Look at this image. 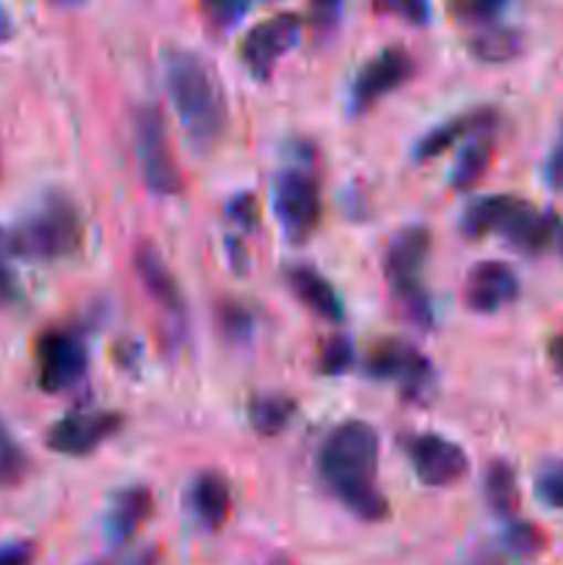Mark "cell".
<instances>
[{
    "mask_svg": "<svg viewBox=\"0 0 563 565\" xmlns=\"http://www.w3.org/2000/svg\"><path fill=\"white\" fill-rule=\"evenodd\" d=\"M379 463V434L362 419L342 423L326 436L318 467L337 500L364 522H381L390 513L384 494L373 486Z\"/></svg>",
    "mask_w": 563,
    "mask_h": 565,
    "instance_id": "cell-1",
    "label": "cell"
},
{
    "mask_svg": "<svg viewBox=\"0 0 563 565\" xmlns=\"http://www.w3.org/2000/svg\"><path fill=\"white\" fill-rule=\"evenodd\" d=\"M163 81L188 143L208 152L226 127V99L215 72L193 50L169 47L163 53Z\"/></svg>",
    "mask_w": 563,
    "mask_h": 565,
    "instance_id": "cell-2",
    "label": "cell"
},
{
    "mask_svg": "<svg viewBox=\"0 0 563 565\" xmlns=\"http://www.w3.org/2000/svg\"><path fill=\"white\" fill-rule=\"evenodd\" d=\"M83 243V221L66 196H47L11 226H0V257L53 263L75 254Z\"/></svg>",
    "mask_w": 563,
    "mask_h": 565,
    "instance_id": "cell-3",
    "label": "cell"
},
{
    "mask_svg": "<svg viewBox=\"0 0 563 565\" xmlns=\"http://www.w3.org/2000/svg\"><path fill=\"white\" fill-rule=\"evenodd\" d=\"M561 224L552 213H541L524 199L508 196V193H495L484 196L464 210L461 232L472 241L486 235H506L517 252L539 254L557 241Z\"/></svg>",
    "mask_w": 563,
    "mask_h": 565,
    "instance_id": "cell-4",
    "label": "cell"
},
{
    "mask_svg": "<svg viewBox=\"0 0 563 565\" xmlns=\"http://www.w3.org/2000/svg\"><path fill=\"white\" fill-rule=\"evenodd\" d=\"M136 160L144 185L158 196H177L182 191V171L169 143L166 119L155 105L138 108L136 121Z\"/></svg>",
    "mask_w": 563,
    "mask_h": 565,
    "instance_id": "cell-5",
    "label": "cell"
},
{
    "mask_svg": "<svg viewBox=\"0 0 563 565\" xmlns=\"http://www.w3.org/2000/svg\"><path fill=\"white\" fill-rule=\"evenodd\" d=\"M274 213L287 241L307 243L318 230L323 199L320 185L309 171H285L274 185Z\"/></svg>",
    "mask_w": 563,
    "mask_h": 565,
    "instance_id": "cell-6",
    "label": "cell"
},
{
    "mask_svg": "<svg viewBox=\"0 0 563 565\" xmlns=\"http://www.w3.org/2000/svg\"><path fill=\"white\" fill-rule=\"evenodd\" d=\"M88 351L75 331L50 329L36 340V373L44 392H64L83 379Z\"/></svg>",
    "mask_w": 563,
    "mask_h": 565,
    "instance_id": "cell-7",
    "label": "cell"
},
{
    "mask_svg": "<svg viewBox=\"0 0 563 565\" xmlns=\"http://www.w3.org/2000/svg\"><path fill=\"white\" fill-rule=\"evenodd\" d=\"M304 20L293 11L274 14L254 25L241 42V61L254 77H268L282 58L290 53L301 39Z\"/></svg>",
    "mask_w": 563,
    "mask_h": 565,
    "instance_id": "cell-8",
    "label": "cell"
},
{
    "mask_svg": "<svg viewBox=\"0 0 563 565\" xmlns=\"http://www.w3.org/2000/svg\"><path fill=\"white\" fill-rule=\"evenodd\" d=\"M414 75V58L403 47H386L357 72L351 83V114H368L386 94L397 92Z\"/></svg>",
    "mask_w": 563,
    "mask_h": 565,
    "instance_id": "cell-9",
    "label": "cell"
},
{
    "mask_svg": "<svg viewBox=\"0 0 563 565\" xmlns=\"http://www.w3.org/2000/svg\"><path fill=\"white\" fill-rule=\"evenodd\" d=\"M121 430V417L114 412H77L66 414L59 423L50 425L47 436H44V445L47 450L59 452V456H88V452L97 450L99 445H105L108 439H114Z\"/></svg>",
    "mask_w": 563,
    "mask_h": 565,
    "instance_id": "cell-10",
    "label": "cell"
},
{
    "mask_svg": "<svg viewBox=\"0 0 563 565\" xmlns=\"http://www.w3.org/2000/svg\"><path fill=\"white\" fill-rule=\"evenodd\" d=\"M406 452L419 483L431 489H447L467 475V452L439 434L408 436Z\"/></svg>",
    "mask_w": 563,
    "mask_h": 565,
    "instance_id": "cell-11",
    "label": "cell"
},
{
    "mask_svg": "<svg viewBox=\"0 0 563 565\" xmlns=\"http://www.w3.org/2000/svg\"><path fill=\"white\" fill-rule=\"evenodd\" d=\"M431 254V232L425 226H406L390 241L384 252V274L397 296L419 292V270Z\"/></svg>",
    "mask_w": 563,
    "mask_h": 565,
    "instance_id": "cell-12",
    "label": "cell"
},
{
    "mask_svg": "<svg viewBox=\"0 0 563 565\" xmlns=\"http://www.w3.org/2000/svg\"><path fill=\"white\" fill-rule=\"evenodd\" d=\"M519 298V276L506 263L486 259L469 270L464 281V301L472 312L495 315Z\"/></svg>",
    "mask_w": 563,
    "mask_h": 565,
    "instance_id": "cell-13",
    "label": "cell"
},
{
    "mask_svg": "<svg viewBox=\"0 0 563 565\" xmlns=\"http://www.w3.org/2000/svg\"><path fill=\"white\" fill-rule=\"evenodd\" d=\"M370 379L379 381H397L406 392H423L431 381V367L408 342L384 340L368 353L364 364Z\"/></svg>",
    "mask_w": 563,
    "mask_h": 565,
    "instance_id": "cell-14",
    "label": "cell"
},
{
    "mask_svg": "<svg viewBox=\"0 0 563 565\" xmlns=\"http://www.w3.org/2000/svg\"><path fill=\"white\" fill-rule=\"evenodd\" d=\"M132 268H136L138 281L147 290V296L169 315L171 320L185 318V301H182V290L171 270L166 268L163 257L155 252L152 243H138L132 252Z\"/></svg>",
    "mask_w": 563,
    "mask_h": 565,
    "instance_id": "cell-15",
    "label": "cell"
},
{
    "mask_svg": "<svg viewBox=\"0 0 563 565\" xmlns=\"http://www.w3.org/2000/svg\"><path fill=\"white\" fill-rule=\"evenodd\" d=\"M497 121H500V116H497V110L491 108H478V110H469V114L456 116V119L445 121V125L425 132V136L417 141V147H414V158L417 160L436 158V154L447 152V149H450L453 143L461 141V138L486 136V132H491L497 127Z\"/></svg>",
    "mask_w": 563,
    "mask_h": 565,
    "instance_id": "cell-16",
    "label": "cell"
},
{
    "mask_svg": "<svg viewBox=\"0 0 563 565\" xmlns=\"http://www.w3.org/2000/svg\"><path fill=\"white\" fill-rule=\"evenodd\" d=\"M149 516H152V491L144 489V486L119 491L110 502L108 519H105V539L116 550L127 546Z\"/></svg>",
    "mask_w": 563,
    "mask_h": 565,
    "instance_id": "cell-17",
    "label": "cell"
},
{
    "mask_svg": "<svg viewBox=\"0 0 563 565\" xmlns=\"http://www.w3.org/2000/svg\"><path fill=\"white\" fill-rule=\"evenodd\" d=\"M287 287L293 296L304 303L312 315L329 320V323H342V301L331 281L323 274H318L309 265H293L285 274Z\"/></svg>",
    "mask_w": 563,
    "mask_h": 565,
    "instance_id": "cell-18",
    "label": "cell"
},
{
    "mask_svg": "<svg viewBox=\"0 0 563 565\" xmlns=\"http://www.w3.org/2000/svg\"><path fill=\"white\" fill-rule=\"evenodd\" d=\"M188 505L204 530H221L232 513V491L219 472H202L191 483Z\"/></svg>",
    "mask_w": 563,
    "mask_h": 565,
    "instance_id": "cell-19",
    "label": "cell"
},
{
    "mask_svg": "<svg viewBox=\"0 0 563 565\" xmlns=\"http://www.w3.org/2000/svg\"><path fill=\"white\" fill-rule=\"evenodd\" d=\"M296 401L279 392L254 395L248 403V423L259 436H279L296 417Z\"/></svg>",
    "mask_w": 563,
    "mask_h": 565,
    "instance_id": "cell-20",
    "label": "cell"
},
{
    "mask_svg": "<svg viewBox=\"0 0 563 565\" xmlns=\"http://www.w3.org/2000/svg\"><path fill=\"white\" fill-rule=\"evenodd\" d=\"M469 53L484 64H506L522 53V33L513 28H486L472 36Z\"/></svg>",
    "mask_w": 563,
    "mask_h": 565,
    "instance_id": "cell-21",
    "label": "cell"
},
{
    "mask_svg": "<svg viewBox=\"0 0 563 565\" xmlns=\"http://www.w3.org/2000/svg\"><path fill=\"white\" fill-rule=\"evenodd\" d=\"M484 497L497 516H513V513H517V505H519L517 475H513V469L508 467L506 461H495L489 469H486Z\"/></svg>",
    "mask_w": 563,
    "mask_h": 565,
    "instance_id": "cell-22",
    "label": "cell"
},
{
    "mask_svg": "<svg viewBox=\"0 0 563 565\" xmlns=\"http://www.w3.org/2000/svg\"><path fill=\"white\" fill-rule=\"evenodd\" d=\"M489 136V132H486ZM486 136H475V141H469V147L464 149L461 158L453 166V188L458 191H469L472 185H478L480 177L486 174L491 163V141Z\"/></svg>",
    "mask_w": 563,
    "mask_h": 565,
    "instance_id": "cell-23",
    "label": "cell"
},
{
    "mask_svg": "<svg viewBox=\"0 0 563 565\" xmlns=\"http://www.w3.org/2000/svg\"><path fill=\"white\" fill-rule=\"evenodd\" d=\"M254 3L257 0H199V11L210 22V28L230 31L254 9Z\"/></svg>",
    "mask_w": 563,
    "mask_h": 565,
    "instance_id": "cell-24",
    "label": "cell"
},
{
    "mask_svg": "<svg viewBox=\"0 0 563 565\" xmlns=\"http://www.w3.org/2000/svg\"><path fill=\"white\" fill-rule=\"evenodd\" d=\"M533 489L535 497H539L546 508L563 511V461H546L544 467L535 472Z\"/></svg>",
    "mask_w": 563,
    "mask_h": 565,
    "instance_id": "cell-25",
    "label": "cell"
},
{
    "mask_svg": "<svg viewBox=\"0 0 563 565\" xmlns=\"http://www.w3.org/2000/svg\"><path fill=\"white\" fill-rule=\"evenodd\" d=\"M219 329L226 340L243 342L254 331V315L243 303L226 301L219 307Z\"/></svg>",
    "mask_w": 563,
    "mask_h": 565,
    "instance_id": "cell-26",
    "label": "cell"
},
{
    "mask_svg": "<svg viewBox=\"0 0 563 565\" xmlns=\"http://www.w3.org/2000/svg\"><path fill=\"white\" fill-rule=\"evenodd\" d=\"M381 14L397 17L406 25H428L431 20V0H373Z\"/></svg>",
    "mask_w": 563,
    "mask_h": 565,
    "instance_id": "cell-27",
    "label": "cell"
},
{
    "mask_svg": "<svg viewBox=\"0 0 563 565\" xmlns=\"http://www.w3.org/2000/svg\"><path fill=\"white\" fill-rule=\"evenodd\" d=\"M506 544L508 550L517 552V555H539L544 550V535L535 524L530 522H513L506 533Z\"/></svg>",
    "mask_w": 563,
    "mask_h": 565,
    "instance_id": "cell-28",
    "label": "cell"
},
{
    "mask_svg": "<svg viewBox=\"0 0 563 565\" xmlns=\"http://www.w3.org/2000/svg\"><path fill=\"white\" fill-rule=\"evenodd\" d=\"M353 359V345L348 337H331L329 342L320 351V370L326 375H340L342 370H348Z\"/></svg>",
    "mask_w": 563,
    "mask_h": 565,
    "instance_id": "cell-29",
    "label": "cell"
},
{
    "mask_svg": "<svg viewBox=\"0 0 563 565\" xmlns=\"http://www.w3.org/2000/svg\"><path fill=\"white\" fill-rule=\"evenodd\" d=\"M25 472V456L11 445L9 434L0 425V486H11Z\"/></svg>",
    "mask_w": 563,
    "mask_h": 565,
    "instance_id": "cell-30",
    "label": "cell"
},
{
    "mask_svg": "<svg viewBox=\"0 0 563 565\" xmlns=\"http://www.w3.org/2000/svg\"><path fill=\"white\" fill-rule=\"evenodd\" d=\"M226 215H230L232 224H237V230L243 232L257 230L259 224L257 199H254L252 193H241V196H235L230 204H226Z\"/></svg>",
    "mask_w": 563,
    "mask_h": 565,
    "instance_id": "cell-31",
    "label": "cell"
},
{
    "mask_svg": "<svg viewBox=\"0 0 563 565\" xmlns=\"http://www.w3.org/2000/svg\"><path fill=\"white\" fill-rule=\"evenodd\" d=\"M506 0H458L456 14L469 22H489L500 14Z\"/></svg>",
    "mask_w": 563,
    "mask_h": 565,
    "instance_id": "cell-32",
    "label": "cell"
},
{
    "mask_svg": "<svg viewBox=\"0 0 563 565\" xmlns=\"http://www.w3.org/2000/svg\"><path fill=\"white\" fill-rule=\"evenodd\" d=\"M307 3L312 25L320 28V31H329V28H334L337 20H340L342 3H346V0H307Z\"/></svg>",
    "mask_w": 563,
    "mask_h": 565,
    "instance_id": "cell-33",
    "label": "cell"
},
{
    "mask_svg": "<svg viewBox=\"0 0 563 565\" xmlns=\"http://www.w3.org/2000/svg\"><path fill=\"white\" fill-rule=\"evenodd\" d=\"M36 546L31 541H9L0 544V565H33Z\"/></svg>",
    "mask_w": 563,
    "mask_h": 565,
    "instance_id": "cell-34",
    "label": "cell"
},
{
    "mask_svg": "<svg viewBox=\"0 0 563 565\" xmlns=\"http://www.w3.org/2000/svg\"><path fill=\"white\" fill-rule=\"evenodd\" d=\"M546 182H550V188H555V191H563V130L561 138L555 141V147H552L550 160H546Z\"/></svg>",
    "mask_w": 563,
    "mask_h": 565,
    "instance_id": "cell-35",
    "label": "cell"
},
{
    "mask_svg": "<svg viewBox=\"0 0 563 565\" xmlns=\"http://www.w3.org/2000/svg\"><path fill=\"white\" fill-rule=\"evenodd\" d=\"M17 298V279L9 270L6 259L0 257V303H11Z\"/></svg>",
    "mask_w": 563,
    "mask_h": 565,
    "instance_id": "cell-36",
    "label": "cell"
},
{
    "mask_svg": "<svg viewBox=\"0 0 563 565\" xmlns=\"http://www.w3.org/2000/svg\"><path fill=\"white\" fill-rule=\"evenodd\" d=\"M121 565H160V555L158 550H141V552H132Z\"/></svg>",
    "mask_w": 563,
    "mask_h": 565,
    "instance_id": "cell-37",
    "label": "cell"
},
{
    "mask_svg": "<svg viewBox=\"0 0 563 565\" xmlns=\"http://www.w3.org/2000/svg\"><path fill=\"white\" fill-rule=\"evenodd\" d=\"M550 362L555 367V373L563 379V334H557L555 340L550 342Z\"/></svg>",
    "mask_w": 563,
    "mask_h": 565,
    "instance_id": "cell-38",
    "label": "cell"
},
{
    "mask_svg": "<svg viewBox=\"0 0 563 565\" xmlns=\"http://www.w3.org/2000/svg\"><path fill=\"white\" fill-rule=\"evenodd\" d=\"M11 33H14V25H11V17H9V11H6L3 6H0V44L9 42Z\"/></svg>",
    "mask_w": 563,
    "mask_h": 565,
    "instance_id": "cell-39",
    "label": "cell"
},
{
    "mask_svg": "<svg viewBox=\"0 0 563 565\" xmlns=\"http://www.w3.org/2000/svg\"><path fill=\"white\" fill-rule=\"evenodd\" d=\"M55 6H81L83 0H53Z\"/></svg>",
    "mask_w": 563,
    "mask_h": 565,
    "instance_id": "cell-40",
    "label": "cell"
},
{
    "mask_svg": "<svg viewBox=\"0 0 563 565\" xmlns=\"http://www.w3.org/2000/svg\"><path fill=\"white\" fill-rule=\"evenodd\" d=\"M557 243H561V252H563V226L557 230Z\"/></svg>",
    "mask_w": 563,
    "mask_h": 565,
    "instance_id": "cell-41",
    "label": "cell"
},
{
    "mask_svg": "<svg viewBox=\"0 0 563 565\" xmlns=\"http://www.w3.org/2000/svg\"><path fill=\"white\" fill-rule=\"evenodd\" d=\"M88 565H105V563H88Z\"/></svg>",
    "mask_w": 563,
    "mask_h": 565,
    "instance_id": "cell-42",
    "label": "cell"
}]
</instances>
